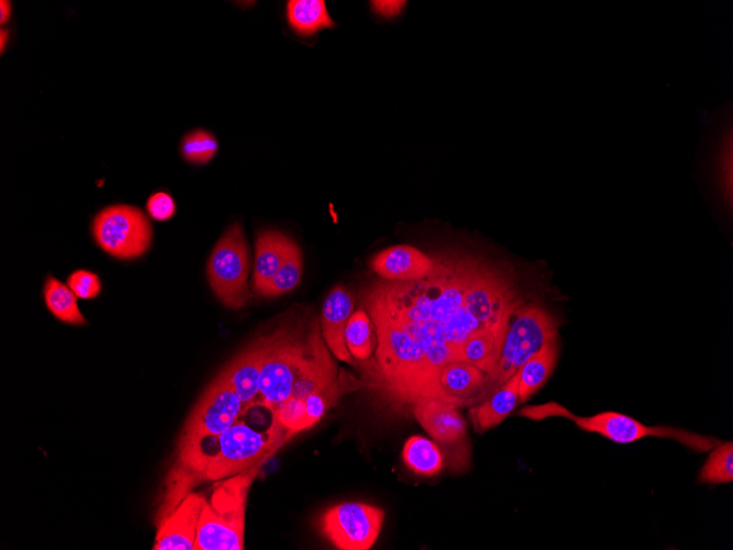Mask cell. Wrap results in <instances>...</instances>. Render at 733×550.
<instances>
[{
	"label": "cell",
	"instance_id": "obj_1",
	"mask_svg": "<svg viewBox=\"0 0 733 550\" xmlns=\"http://www.w3.org/2000/svg\"><path fill=\"white\" fill-rule=\"evenodd\" d=\"M361 303L373 322L376 347L358 361L359 379L382 408L407 415L420 400H440L439 372L459 361L472 333L507 324L523 301L505 268L446 252L435 256L432 272L422 279L368 283Z\"/></svg>",
	"mask_w": 733,
	"mask_h": 550
},
{
	"label": "cell",
	"instance_id": "obj_2",
	"mask_svg": "<svg viewBox=\"0 0 733 550\" xmlns=\"http://www.w3.org/2000/svg\"><path fill=\"white\" fill-rule=\"evenodd\" d=\"M295 435L280 425L275 417L264 429L239 418L221 435L176 452L155 514L156 526L196 484L219 481L264 464Z\"/></svg>",
	"mask_w": 733,
	"mask_h": 550
},
{
	"label": "cell",
	"instance_id": "obj_3",
	"mask_svg": "<svg viewBox=\"0 0 733 550\" xmlns=\"http://www.w3.org/2000/svg\"><path fill=\"white\" fill-rule=\"evenodd\" d=\"M263 464L219 480L205 500L193 550H243L246 505Z\"/></svg>",
	"mask_w": 733,
	"mask_h": 550
},
{
	"label": "cell",
	"instance_id": "obj_4",
	"mask_svg": "<svg viewBox=\"0 0 733 550\" xmlns=\"http://www.w3.org/2000/svg\"><path fill=\"white\" fill-rule=\"evenodd\" d=\"M519 415L532 420L563 417L574 422L585 431L601 435L617 444H630L645 437L669 438L696 452L710 451L720 444L717 438L710 436L674 427L647 426L631 416L611 411L591 416H577L556 402L526 406L519 411Z\"/></svg>",
	"mask_w": 733,
	"mask_h": 550
},
{
	"label": "cell",
	"instance_id": "obj_5",
	"mask_svg": "<svg viewBox=\"0 0 733 550\" xmlns=\"http://www.w3.org/2000/svg\"><path fill=\"white\" fill-rule=\"evenodd\" d=\"M307 350V336L305 339L296 329L280 328L266 336L258 404L272 412L290 399Z\"/></svg>",
	"mask_w": 733,
	"mask_h": 550
},
{
	"label": "cell",
	"instance_id": "obj_6",
	"mask_svg": "<svg viewBox=\"0 0 733 550\" xmlns=\"http://www.w3.org/2000/svg\"><path fill=\"white\" fill-rule=\"evenodd\" d=\"M557 319L538 304L518 306L511 314L504 337L495 383L511 378L546 343L557 337Z\"/></svg>",
	"mask_w": 733,
	"mask_h": 550
},
{
	"label": "cell",
	"instance_id": "obj_7",
	"mask_svg": "<svg viewBox=\"0 0 733 550\" xmlns=\"http://www.w3.org/2000/svg\"><path fill=\"white\" fill-rule=\"evenodd\" d=\"M248 246L239 223L233 224L218 239L207 261V279L218 300L229 308L248 301Z\"/></svg>",
	"mask_w": 733,
	"mask_h": 550
},
{
	"label": "cell",
	"instance_id": "obj_8",
	"mask_svg": "<svg viewBox=\"0 0 733 550\" xmlns=\"http://www.w3.org/2000/svg\"><path fill=\"white\" fill-rule=\"evenodd\" d=\"M246 412L236 392L218 374L193 406L178 438L176 452L221 435Z\"/></svg>",
	"mask_w": 733,
	"mask_h": 550
},
{
	"label": "cell",
	"instance_id": "obj_9",
	"mask_svg": "<svg viewBox=\"0 0 733 550\" xmlns=\"http://www.w3.org/2000/svg\"><path fill=\"white\" fill-rule=\"evenodd\" d=\"M92 234L98 245L108 254L133 259L149 247L153 228L146 215L137 207L114 204L97 214Z\"/></svg>",
	"mask_w": 733,
	"mask_h": 550
},
{
	"label": "cell",
	"instance_id": "obj_10",
	"mask_svg": "<svg viewBox=\"0 0 733 550\" xmlns=\"http://www.w3.org/2000/svg\"><path fill=\"white\" fill-rule=\"evenodd\" d=\"M384 520V512L359 502L340 503L320 517L323 535L340 550H369L375 542Z\"/></svg>",
	"mask_w": 733,
	"mask_h": 550
},
{
	"label": "cell",
	"instance_id": "obj_11",
	"mask_svg": "<svg viewBox=\"0 0 733 550\" xmlns=\"http://www.w3.org/2000/svg\"><path fill=\"white\" fill-rule=\"evenodd\" d=\"M438 388L441 401L463 407L474 406L498 386L480 368L464 361H451L441 368Z\"/></svg>",
	"mask_w": 733,
	"mask_h": 550
},
{
	"label": "cell",
	"instance_id": "obj_12",
	"mask_svg": "<svg viewBox=\"0 0 733 550\" xmlns=\"http://www.w3.org/2000/svg\"><path fill=\"white\" fill-rule=\"evenodd\" d=\"M206 497L190 492L157 527L154 550H193Z\"/></svg>",
	"mask_w": 733,
	"mask_h": 550
},
{
	"label": "cell",
	"instance_id": "obj_13",
	"mask_svg": "<svg viewBox=\"0 0 733 550\" xmlns=\"http://www.w3.org/2000/svg\"><path fill=\"white\" fill-rule=\"evenodd\" d=\"M370 267L385 280L414 281L432 272L435 257L414 246L396 245L375 254L370 261Z\"/></svg>",
	"mask_w": 733,
	"mask_h": 550
},
{
	"label": "cell",
	"instance_id": "obj_14",
	"mask_svg": "<svg viewBox=\"0 0 733 550\" xmlns=\"http://www.w3.org/2000/svg\"><path fill=\"white\" fill-rule=\"evenodd\" d=\"M264 351L266 336H262L248 345L219 372L236 392L246 409L258 402Z\"/></svg>",
	"mask_w": 733,
	"mask_h": 550
},
{
	"label": "cell",
	"instance_id": "obj_15",
	"mask_svg": "<svg viewBox=\"0 0 733 550\" xmlns=\"http://www.w3.org/2000/svg\"><path fill=\"white\" fill-rule=\"evenodd\" d=\"M352 313V294L341 284L332 288L322 307V336L332 355L349 364L356 360L347 348L345 330Z\"/></svg>",
	"mask_w": 733,
	"mask_h": 550
},
{
	"label": "cell",
	"instance_id": "obj_16",
	"mask_svg": "<svg viewBox=\"0 0 733 550\" xmlns=\"http://www.w3.org/2000/svg\"><path fill=\"white\" fill-rule=\"evenodd\" d=\"M411 415L440 444L456 442L466 434L465 420L453 404L436 399L420 400L414 405Z\"/></svg>",
	"mask_w": 733,
	"mask_h": 550
},
{
	"label": "cell",
	"instance_id": "obj_17",
	"mask_svg": "<svg viewBox=\"0 0 733 550\" xmlns=\"http://www.w3.org/2000/svg\"><path fill=\"white\" fill-rule=\"evenodd\" d=\"M507 325L487 326L472 333L460 348L459 361L480 368L495 382Z\"/></svg>",
	"mask_w": 733,
	"mask_h": 550
},
{
	"label": "cell",
	"instance_id": "obj_18",
	"mask_svg": "<svg viewBox=\"0 0 733 550\" xmlns=\"http://www.w3.org/2000/svg\"><path fill=\"white\" fill-rule=\"evenodd\" d=\"M519 402L518 372L494 390L478 405L471 406L469 416L476 433H484L499 425Z\"/></svg>",
	"mask_w": 733,
	"mask_h": 550
},
{
	"label": "cell",
	"instance_id": "obj_19",
	"mask_svg": "<svg viewBox=\"0 0 733 550\" xmlns=\"http://www.w3.org/2000/svg\"><path fill=\"white\" fill-rule=\"evenodd\" d=\"M292 239L277 231H261L255 245L253 289H260L274 276L287 255Z\"/></svg>",
	"mask_w": 733,
	"mask_h": 550
},
{
	"label": "cell",
	"instance_id": "obj_20",
	"mask_svg": "<svg viewBox=\"0 0 733 550\" xmlns=\"http://www.w3.org/2000/svg\"><path fill=\"white\" fill-rule=\"evenodd\" d=\"M557 358V340L546 343L517 371L519 402H526L550 377Z\"/></svg>",
	"mask_w": 733,
	"mask_h": 550
},
{
	"label": "cell",
	"instance_id": "obj_21",
	"mask_svg": "<svg viewBox=\"0 0 733 550\" xmlns=\"http://www.w3.org/2000/svg\"><path fill=\"white\" fill-rule=\"evenodd\" d=\"M359 389H363L360 379L342 370L331 384L306 396L303 400L306 429L315 425L341 396Z\"/></svg>",
	"mask_w": 733,
	"mask_h": 550
},
{
	"label": "cell",
	"instance_id": "obj_22",
	"mask_svg": "<svg viewBox=\"0 0 733 550\" xmlns=\"http://www.w3.org/2000/svg\"><path fill=\"white\" fill-rule=\"evenodd\" d=\"M286 16L292 30L301 36H311L335 25L322 0H290Z\"/></svg>",
	"mask_w": 733,
	"mask_h": 550
},
{
	"label": "cell",
	"instance_id": "obj_23",
	"mask_svg": "<svg viewBox=\"0 0 733 550\" xmlns=\"http://www.w3.org/2000/svg\"><path fill=\"white\" fill-rule=\"evenodd\" d=\"M405 464L416 474L431 476L443 469V457L435 442L422 437L411 436L403 448Z\"/></svg>",
	"mask_w": 733,
	"mask_h": 550
},
{
	"label": "cell",
	"instance_id": "obj_24",
	"mask_svg": "<svg viewBox=\"0 0 733 550\" xmlns=\"http://www.w3.org/2000/svg\"><path fill=\"white\" fill-rule=\"evenodd\" d=\"M345 340L356 361H364L373 355L376 347L375 329L370 315L362 307L351 314Z\"/></svg>",
	"mask_w": 733,
	"mask_h": 550
},
{
	"label": "cell",
	"instance_id": "obj_25",
	"mask_svg": "<svg viewBox=\"0 0 733 550\" xmlns=\"http://www.w3.org/2000/svg\"><path fill=\"white\" fill-rule=\"evenodd\" d=\"M44 299L48 311L59 321L71 325H83L77 296L71 289L54 277H48L44 285Z\"/></svg>",
	"mask_w": 733,
	"mask_h": 550
},
{
	"label": "cell",
	"instance_id": "obj_26",
	"mask_svg": "<svg viewBox=\"0 0 733 550\" xmlns=\"http://www.w3.org/2000/svg\"><path fill=\"white\" fill-rule=\"evenodd\" d=\"M303 258L300 247L292 242L286 257L274 276L260 289L259 295L274 298L292 291L300 282Z\"/></svg>",
	"mask_w": 733,
	"mask_h": 550
},
{
	"label": "cell",
	"instance_id": "obj_27",
	"mask_svg": "<svg viewBox=\"0 0 733 550\" xmlns=\"http://www.w3.org/2000/svg\"><path fill=\"white\" fill-rule=\"evenodd\" d=\"M711 451V450H710ZM733 481V444L717 445L710 452L699 473V482L704 484L731 483Z\"/></svg>",
	"mask_w": 733,
	"mask_h": 550
},
{
	"label": "cell",
	"instance_id": "obj_28",
	"mask_svg": "<svg viewBox=\"0 0 733 550\" xmlns=\"http://www.w3.org/2000/svg\"><path fill=\"white\" fill-rule=\"evenodd\" d=\"M180 150L187 161L206 164L217 153L218 143L211 132L196 128L182 138Z\"/></svg>",
	"mask_w": 733,
	"mask_h": 550
},
{
	"label": "cell",
	"instance_id": "obj_29",
	"mask_svg": "<svg viewBox=\"0 0 733 550\" xmlns=\"http://www.w3.org/2000/svg\"><path fill=\"white\" fill-rule=\"evenodd\" d=\"M67 284L77 298L94 299L101 291V282L97 273L79 269L74 271L67 279Z\"/></svg>",
	"mask_w": 733,
	"mask_h": 550
},
{
	"label": "cell",
	"instance_id": "obj_30",
	"mask_svg": "<svg viewBox=\"0 0 733 550\" xmlns=\"http://www.w3.org/2000/svg\"><path fill=\"white\" fill-rule=\"evenodd\" d=\"M148 214L157 221H167L176 212V203L171 195L166 192H156L147 201Z\"/></svg>",
	"mask_w": 733,
	"mask_h": 550
},
{
	"label": "cell",
	"instance_id": "obj_31",
	"mask_svg": "<svg viewBox=\"0 0 733 550\" xmlns=\"http://www.w3.org/2000/svg\"><path fill=\"white\" fill-rule=\"evenodd\" d=\"M373 5L376 8V10L379 12H381L383 14L392 15V14L397 13L399 11L401 2H395V1H393V2H390V1L381 2V1H376V2H373Z\"/></svg>",
	"mask_w": 733,
	"mask_h": 550
},
{
	"label": "cell",
	"instance_id": "obj_32",
	"mask_svg": "<svg viewBox=\"0 0 733 550\" xmlns=\"http://www.w3.org/2000/svg\"><path fill=\"white\" fill-rule=\"evenodd\" d=\"M11 16V3L10 1H0V23L4 24L10 20Z\"/></svg>",
	"mask_w": 733,
	"mask_h": 550
},
{
	"label": "cell",
	"instance_id": "obj_33",
	"mask_svg": "<svg viewBox=\"0 0 733 550\" xmlns=\"http://www.w3.org/2000/svg\"><path fill=\"white\" fill-rule=\"evenodd\" d=\"M9 35H10V32H9L8 29H1V31H0V38H1L0 40V49H1V53H3L4 47H5V43H8V41H9Z\"/></svg>",
	"mask_w": 733,
	"mask_h": 550
}]
</instances>
